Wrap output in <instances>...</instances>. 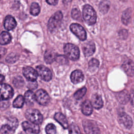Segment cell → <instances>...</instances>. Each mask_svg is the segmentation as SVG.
I'll list each match as a JSON object with an SVG mask.
<instances>
[{
	"mask_svg": "<svg viewBox=\"0 0 134 134\" xmlns=\"http://www.w3.org/2000/svg\"><path fill=\"white\" fill-rule=\"evenodd\" d=\"M83 16L85 22L89 25H93L96 21V13L94 8L88 4L83 7Z\"/></svg>",
	"mask_w": 134,
	"mask_h": 134,
	"instance_id": "obj_1",
	"label": "cell"
},
{
	"mask_svg": "<svg viewBox=\"0 0 134 134\" xmlns=\"http://www.w3.org/2000/svg\"><path fill=\"white\" fill-rule=\"evenodd\" d=\"M64 52L65 56L73 61L77 60L79 58L80 50L79 48L73 44H66L64 47Z\"/></svg>",
	"mask_w": 134,
	"mask_h": 134,
	"instance_id": "obj_2",
	"label": "cell"
},
{
	"mask_svg": "<svg viewBox=\"0 0 134 134\" xmlns=\"http://www.w3.org/2000/svg\"><path fill=\"white\" fill-rule=\"evenodd\" d=\"M25 117L30 121L37 125L40 124L43 120L42 115L36 109H27L25 112Z\"/></svg>",
	"mask_w": 134,
	"mask_h": 134,
	"instance_id": "obj_3",
	"label": "cell"
},
{
	"mask_svg": "<svg viewBox=\"0 0 134 134\" xmlns=\"http://www.w3.org/2000/svg\"><path fill=\"white\" fill-rule=\"evenodd\" d=\"M63 18V15L61 11L57 12L49 19L48 21V29L50 31L54 30L60 25Z\"/></svg>",
	"mask_w": 134,
	"mask_h": 134,
	"instance_id": "obj_4",
	"label": "cell"
},
{
	"mask_svg": "<svg viewBox=\"0 0 134 134\" xmlns=\"http://www.w3.org/2000/svg\"><path fill=\"white\" fill-rule=\"evenodd\" d=\"M84 130L86 134H100V130L96 123L91 120H85L83 122Z\"/></svg>",
	"mask_w": 134,
	"mask_h": 134,
	"instance_id": "obj_5",
	"label": "cell"
},
{
	"mask_svg": "<svg viewBox=\"0 0 134 134\" xmlns=\"http://www.w3.org/2000/svg\"><path fill=\"white\" fill-rule=\"evenodd\" d=\"M71 31L80 40L84 41L86 39V33L84 28L79 24L73 23L70 26Z\"/></svg>",
	"mask_w": 134,
	"mask_h": 134,
	"instance_id": "obj_6",
	"label": "cell"
},
{
	"mask_svg": "<svg viewBox=\"0 0 134 134\" xmlns=\"http://www.w3.org/2000/svg\"><path fill=\"white\" fill-rule=\"evenodd\" d=\"M36 100L41 105L46 106L50 102V97L44 90L40 89L35 93Z\"/></svg>",
	"mask_w": 134,
	"mask_h": 134,
	"instance_id": "obj_7",
	"label": "cell"
},
{
	"mask_svg": "<svg viewBox=\"0 0 134 134\" xmlns=\"http://www.w3.org/2000/svg\"><path fill=\"white\" fill-rule=\"evenodd\" d=\"M14 95L12 87L8 84L2 83L1 85V100H8L11 98Z\"/></svg>",
	"mask_w": 134,
	"mask_h": 134,
	"instance_id": "obj_8",
	"label": "cell"
},
{
	"mask_svg": "<svg viewBox=\"0 0 134 134\" xmlns=\"http://www.w3.org/2000/svg\"><path fill=\"white\" fill-rule=\"evenodd\" d=\"M36 71L40 78L47 82L50 81L52 79V73L50 70L45 66L40 65L36 67Z\"/></svg>",
	"mask_w": 134,
	"mask_h": 134,
	"instance_id": "obj_9",
	"label": "cell"
},
{
	"mask_svg": "<svg viewBox=\"0 0 134 134\" xmlns=\"http://www.w3.org/2000/svg\"><path fill=\"white\" fill-rule=\"evenodd\" d=\"M23 73L26 79L29 82L35 81L38 74L37 71L30 66H25L23 69Z\"/></svg>",
	"mask_w": 134,
	"mask_h": 134,
	"instance_id": "obj_10",
	"label": "cell"
},
{
	"mask_svg": "<svg viewBox=\"0 0 134 134\" xmlns=\"http://www.w3.org/2000/svg\"><path fill=\"white\" fill-rule=\"evenodd\" d=\"M22 127L23 129L28 133L37 134L40 131L39 126L31 121H24L22 123Z\"/></svg>",
	"mask_w": 134,
	"mask_h": 134,
	"instance_id": "obj_11",
	"label": "cell"
},
{
	"mask_svg": "<svg viewBox=\"0 0 134 134\" xmlns=\"http://www.w3.org/2000/svg\"><path fill=\"white\" fill-rule=\"evenodd\" d=\"M119 121L124 125V126L128 129H130L132 125V121L131 118L125 113H121L118 116Z\"/></svg>",
	"mask_w": 134,
	"mask_h": 134,
	"instance_id": "obj_12",
	"label": "cell"
},
{
	"mask_svg": "<svg viewBox=\"0 0 134 134\" xmlns=\"http://www.w3.org/2000/svg\"><path fill=\"white\" fill-rule=\"evenodd\" d=\"M82 50L85 57L93 55L95 51V45L94 42L88 41L85 43L82 46Z\"/></svg>",
	"mask_w": 134,
	"mask_h": 134,
	"instance_id": "obj_13",
	"label": "cell"
},
{
	"mask_svg": "<svg viewBox=\"0 0 134 134\" xmlns=\"http://www.w3.org/2000/svg\"><path fill=\"white\" fill-rule=\"evenodd\" d=\"M122 67L128 75L134 76V62L130 60L125 61L123 63Z\"/></svg>",
	"mask_w": 134,
	"mask_h": 134,
	"instance_id": "obj_14",
	"label": "cell"
},
{
	"mask_svg": "<svg viewBox=\"0 0 134 134\" xmlns=\"http://www.w3.org/2000/svg\"><path fill=\"white\" fill-rule=\"evenodd\" d=\"M17 25V23L15 18L11 15H7L4 20V26L7 30H11L14 29Z\"/></svg>",
	"mask_w": 134,
	"mask_h": 134,
	"instance_id": "obj_15",
	"label": "cell"
},
{
	"mask_svg": "<svg viewBox=\"0 0 134 134\" xmlns=\"http://www.w3.org/2000/svg\"><path fill=\"white\" fill-rule=\"evenodd\" d=\"M70 78L73 83L77 84L82 82L83 81L84 75L81 71L76 70L72 72Z\"/></svg>",
	"mask_w": 134,
	"mask_h": 134,
	"instance_id": "obj_16",
	"label": "cell"
},
{
	"mask_svg": "<svg viewBox=\"0 0 134 134\" xmlns=\"http://www.w3.org/2000/svg\"><path fill=\"white\" fill-rule=\"evenodd\" d=\"M54 118L64 129L69 128L68 121L66 117L61 113H57L54 116Z\"/></svg>",
	"mask_w": 134,
	"mask_h": 134,
	"instance_id": "obj_17",
	"label": "cell"
},
{
	"mask_svg": "<svg viewBox=\"0 0 134 134\" xmlns=\"http://www.w3.org/2000/svg\"><path fill=\"white\" fill-rule=\"evenodd\" d=\"M81 110L83 114L86 116L90 115L93 111V106L88 100H85L81 105Z\"/></svg>",
	"mask_w": 134,
	"mask_h": 134,
	"instance_id": "obj_18",
	"label": "cell"
},
{
	"mask_svg": "<svg viewBox=\"0 0 134 134\" xmlns=\"http://www.w3.org/2000/svg\"><path fill=\"white\" fill-rule=\"evenodd\" d=\"M91 104L95 109H99L103 106V102L101 96L98 94H94L92 96Z\"/></svg>",
	"mask_w": 134,
	"mask_h": 134,
	"instance_id": "obj_19",
	"label": "cell"
},
{
	"mask_svg": "<svg viewBox=\"0 0 134 134\" xmlns=\"http://www.w3.org/2000/svg\"><path fill=\"white\" fill-rule=\"evenodd\" d=\"M57 55V53L53 50H47L46 51L44 55V59L46 63L48 64L52 63L54 61H55Z\"/></svg>",
	"mask_w": 134,
	"mask_h": 134,
	"instance_id": "obj_20",
	"label": "cell"
},
{
	"mask_svg": "<svg viewBox=\"0 0 134 134\" xmlns=\"http://www.w3.org/2000/svg\"><path fill=\"white\" fill-rule=\"evenodd\" d=\"M24 98L27 105L30 106L34 105V102L36 100L35 94L31 90H28L25 92Z\"/></svg>",
	"mask_w": 134,
	"mask_h": 134,
	"instance_id": "obj_21",
	"label": "cell"
},
{
	"mask_svg": "<svg viewBox=\"0 0 134 134\" xmlns=\"http://www.w3.org/2000/svg\"><path fill=\"white\" fill-rule=\"evenodd\" d=\"M117 99L121 104H126L130 100V94L125 90L118 93L117 95Z\"/></svg>",
	"mask_w": 134,
	"mask_h": 134,
	"instance_id": "obj_22",
	"label": "cell"
},
{
	"mask_svg": "<svg viewBox=\"0 0 134 134\" xmlns=\"http://www.w3.org/2000/svg\"><path fill=\"white\" fill-rule=\"evenodd\" d=\"M131 14L132 10L130 8L126 9L123 12L121 16V21L124 25H128L129 24L131 19Z\"/></svg>",
	"mask_w": 134,
	"mask_h": 134,
	"instance_id": "obj_23",
	"label": "cell"
},
{
	"mask_svg": "<svg viewBox=\"0 0 134 134\" xmlns=\"http://www.w3.org/2000/svg\"><path fill=\"white\" fill-rule=\"evenodd\" d=\"M12 40L11 35L7 31H2L0 36V43L2 45L9 43Z\"/></svg>",
	"mask_w": 134,
	"mask_h": 134,
	"instance_id": "obj_24",
	"label": "cell"
},
{
	"mask_svg": "<svg viewBox=\"0 0 134 134\" xmlns=\"http://www.w3.org/2000/svg\"><path fill=\"white\" fill-rule=\"evenodd\" d=\"M110 7V2L107 0L101 2L99 5V10L103 14L107 13Z\"/></svg>",
	"mask_w": 134,
	"mask_h": 134,
	"instance_id": "obj_25",
	"label": "cell"
},
{
	"mask_svg": "<svg viewBox=\"0 0 134 134\" xmlns=\"http://www.w3.org/2000/svg\"><path fill=\"white\" fill-rule=\"evenodd\" d=\"M15 131V129L9 124L4 125L1 129V134H11Z\"/></svg>",
	"mask_w": 134,
	"mask_h": 134,
	"instance_id": "obj_26",
	"label": "cell"
},
{
	"mask_svg": "<svg viewBox=\"0 0 134 134\" xmlns=\"http://www.w3.org/2000/svg\"><path fill=\"white\" fill-rule=\"evenodd\" d=\"M25 102V98L22 95H19L14 100L13 105L15 108H21Z\"/></svg>",
	"mask_w": 134,
	"mask_h": 134,
	"instance_id": "obj_27",
	"label": "cell"
},
{
	"mask_svg": "<svg viewBox=\"0 0 134 134\" xmlns=\"http://www.w3.org/2000/svg\"><path fill=\"white\" fill-rule=\"evenodd\" d=\"M99 61L95 58L92 59L88 63V69L91 72L95 71L99 66Z\"/></svg>",
	"mask_w": 134,
	"mask_h": 134,
	"instance_id": "obj_28",
	"label": "cell"
},
{
	"mask_svg": "<svg viewBox=\"0 0 134 134\" xmlns=\"http://www.w3.org/2000/svg\"><path fill=\"white\" fill-rule=\"evenodd\" d=\"M40 11V8L39 4L37 3L34 2L32 3L30 6V14L35 16H37Z\"/></svg>",
	"mask_w": 134,
	"mask_h": 134,
	"instance_id": "obj_29",
	"label": "cell"
},
{
	"mask_svg": "<svg viewBox=\"0 0 134 134\" xmlns=\"http://www.w3.org/2000/svg\"><path fill=\"white\" fill-rule=\"evenodd\" d=\"M13 83L16 87L20 88L23 86L24 84V81L21 76H17L14 78L13 80Z\"/></svg>",
	"mask_w": 134,
	"mask_h": 134,
	"instance_id": "obj_30",
	"label": "cell"
},
{
	"mask_svg": "<svg viewBox=\"0 0 134 134\" xmlns=\"http://www.w3.org/2000/svg\"><path fill=\"white\" fill-rule=\"evenodd\" d=\"M86 88L84 87L81 88V89L77 91L74 94V97L76 99H81L85 94L86 92Z\"/></svg>",
	"mask_w": 134,
	"mask_h": 134,
	"instance_id": "obj_31",
	"label": "cell"
},
{
	"mask_svg": "<svg viewBox=\"0 0 134 134\" xmlns=\"http://www.w3.org/2000/svg\"><path fill=\"white\" fill-rule=\"evenodd\" d=\"M19 56L14 53H10L6 58V61L9 63H13L15 62L18 59Z\"/></svg>",
	"mask_w": 134,
	"mask_h": 134,
	"instance_id": "obj_32",
	"label": "cell"
},
{
	"mask_svg": "<svg viewBox=\"0 0 134 134\" xmlns=\"http://www.w3.org/2000/svg\"><path fill=\"white\" fill-rule=\"evenodd\" d=\"M69 134H81L79 127L75 124H72L69 127Z\"/></svg>",
	"mask_w": 134,
	"mask_h": 134,
	"instance_id": "obj_33",
	"label": "cell"
},
{
	"mask_svg": "<svg viewBox=\"0 0 134 134\" xmlns=\"http://www.w3.org/2000/svg\"><path fill=\"white\" fill-rule=\"evenodd\" d=\"M47 134H56V128L53 124H49L45 129Z\"/></svg>",
	"mask_w": 134,
	"mask_h": 134,
	"instance_id": "obj_34",
	"label": "cell"
},
{
	"mask_svg": "<svg viewBox=\"0 0 134 134\" xmlns=\"http://www.w3.org/2000/svg\"><path fill=\"white\" fill-rule=\"evenodd\" d=\"M55 61L60 64H66L68 63L67 57L63 55H58L55 59Z\"/></svg>",
	"mask_w": 134,
	"mask_h": 134,
	"instance_id": "obj_35",
	"label": "cell"
},
{
	"mask_svg": "<svg viewBox=\"0 0 134 134\" xmlns=\"http://www.w3.org/2000/svg\"><path fill=\"white\" fill-rule=\"evenodd\" d=\"M71 16L75 20H79L81 18V13L77 8H73L71 11Z\"/></svg>",
	"mask_w": 134,
	"mask_h": 134,
	"instance_id": "obj_36",
	"label": "cell"
},
{
	"mask_svg": "<svg viewBox=\"0 0 134 134\" xmlns=\"http://www.w3.org/2000/svg\"><path fill=\"white\" fill-rule=\"evenodd\" d=\"M119 36L124 39H125L127 38L128 37V31L126 29H121L119 31Z\"/></svg>",
	"mask_w": 134,
	"mask_h": 134,
	"instance_id": "obj_37",
	"label": "cell"
},
{
	"mask_svg": "<svg viewBox=\"0 0 134 134\" xmlns=\"http://www.w3.org/2000/svg\"><path fill=\"white\" fill-rule=\"evenodd\" d=\"M37 86H38V84L35 81L29 82L27 87L30 90H33V89L36 88L37 87Z\"/></svg>",
	"mask_w": 134,
	"mask_h": 134,
	"instance_id": "obj_38",
	"label": "cell"
},
{
	"mask_svg": "<svg viewBox=\"0 0 134 134\" xmlns=\"http://www.w3.org/2000/svg\"><path fill=\"white\" fill-rule=\"evenodd\" d=\"M130 100L131 105L134 107V86L131 88L130 94Z\"/></svg>",
	"mask_w": 134,
	"mask_h": 134,
	"instance_id": "obj_39",
	"label": "cell"
},
{
	"mask_svg": "<svg viewBox=\"0 0 134 134\" xmlns=\"http://www.w3.org/2000/svg\"><path fill=\"white\" fill-rule=\"evenodd\" d=\"M47 3L51 5H55L58 3V0H46Z\"/></svg>",
	"mask_w": 134,
	"mask_h": 134,
	"instance_id": "obj_40",
	"label": "cell"
},
{
	"mask_svg": "<svg viewBox=\"0 0 134 134\" xmlns=\"http://www.w3.org/2000/svg\"><path fill=\"white\" fill-rule=\"evenodd\" d=\"M72 0H63V3L64 4H68L69 3H71Z\"/></svg>",
	"mask_w": 134,
	"mask_h": 134,
	"instance_id": "obj_41",
	"label": "cell"
},
{
	"mask_svg": "<svg viewBox=\"0 0 134 134\" xmlns=\"http://www.w3.org/2000/svg\"><path fill=\"white\" fill-rule=\"evenodd\" d=\"M1 83H2V82H3V80L4 79V77L2 75H1Z\"/></svg>",
	"mask_w": 134,
	"mask_h": 134,
	"instance_id": "obj_42",
	"label": "cell"
}]
</instances>
